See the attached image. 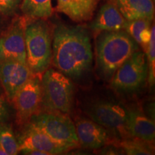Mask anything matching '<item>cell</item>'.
<instances>
[{
	"label": "cell",
	"instance_id": "1",
	"mask_svg": "<svg viewBox=\"0 0 155 155\" xmlns=\"http://www.w3.org/2000/svg\"><path fill=\"white\" fill-rule=\"evenodd\" d=\"M52 50L53 66L70 78H80L91 67L90 35L83 27L58 25L53 32Z\"/></svg>",
	"mask_w": 155,
	"mask_h": 155
},
{
	"label": "cell",
	"instance_id": "2",
	"mask_svg": "<svg viewBox=\"0 0 155 155\" xmlns=\"http://www.w3.org/2000/svg\"><path fill=\"white\" fill-rule=\"evenodd\" d=\"M98 34L96 47L97 67L100 76L110 81L117 69L139 50V45L124 30Z\"/></svg>",
	"mask_w": 155,
	"mask_h": 155
},
{
	"label": "cell",
	"instance_id": "3",
	"mask_svg": "<svg viewBox=\"0 0 155 155\" xmlns=\"http://www.w3.org/2000/svg\"><path fill=\"white\" fill-rule=\"evenodd\" d=\"M25 38L27 65L34 76L42 77L51 65L53 57V32L49 24L43 19L30 22Z\"/></svg>",
	"mask_w": 155,
	"mask_h": 155
},
{
	"label": "cell",
	"instance_id": "4",
	"mask_svg": "<svg viewBox=\"0 0 155 155\" xmlns=\"http://www.w3.org/2000/svg\"><path fill=\"white\" fill-rule=\"evenodd\" d=\"M42 105L48 110L68 114L72 108L74 86L63 73L53 68L45 71L40 78Z\"/></svg>",
	"mask_w": 155,
	"mask_h": 155
},
{
	"label": "cell",
	"instance_id": "5",
	"mask_svg": "<svg viewBox=\"0 0 155 155\" xmlns=\"http://www.w3.org/2000/svg\"><path fill=\"white\" fill-rule=\"evenodd\" d=\"M30 124L41 130L58 144L71 149L78 146L75 124L68 114L48 110L38 112Z\"/></svg>",
	"mask_w": 155,
	"mask_h": 155
},
{
	"label": "cell",
	"instance_id": "6",
	"mask_svg": "<svg viewBox=\"0 0 155 155\" xmlns=\"http://www.w3.org/2000/svg\"><path fill=\"white\" fill-rule=\"evenodd\" d=\"M147 76V55L138 50L117 69L111 79V86L118 92H135L143 86Z\"/></svg>",
	"mask_w": 155,
	"mask_h": 155
},
{
	"label": "cell",
	"instance_id": "7",
	"mask_svg": "<svg viewBox=\"0 0 155 155\" xmlns=\"http://www.w3.org/2000/svg\"><path fill=\"white\" fill-rule=\"evenodd\" d=\"M27 17H17L0 35V61L10 60L27 63L25 32L30 22Z\"/></svg>",
	"mask_w": 155,
	"mask_h": 155
},
{
	"label": "cell",
	"instance_id": "8",
	"mask_svg": "<svg viewBox=\"0 0 155 155\" xmlns=\"http://www.w3.org/2000/svg\"><path fill=\"white\" fill-rule=\"evenodd\" d=\"M129 109L118 103L99 101L93 104L86 114L93 121L121 137L128 135L126 130Z\"/></svg>",
	"mask_w": 155,
	"mask_h": 155
},
{
	"label": "cell",
	"instance_id": "9",
	"mask_svg": "<svg viewBox=\"0 0 155 155\" xmlns=\"http://www.w3.org/2000/svg\"><path fill=\"white\" fill-rule=\"evenodd\" d=\"M12 101L16 110L19 124L30 121L39 112L42 106V88L40 78L32 76L15 94Z\"/></svg>",
	"mask_w": 155,
	"mask_h": 155
},
{
	"label": "cell",
	"instance_id": "10",
	"mask_svg": "<svg viewBox=\"0 0 155 155\" xmlns=\"http://www.w3.org/2000/svg\"><path fill=\"white\" fill-rule=\"evenodd\" d=\"M32 76L27 63L10 60L0 61V82L11 101L17 91Z\"/></svg>",
	"mask_w": 155,
	"mask_h": 155
},
{
	"label": "cell",
	"instance_id": "11",
	"mask_svg": "<svg viewBox=\"0 0 155 155\" xmlns=\"http://www.w3.org/2000/svg\"><path fill=\"white\" fill-rule=\"evenodd\" d=\"M75 127L78 144L83 148L98 150L111 142L109 131L91 119L76 120Z\"/></svg>",
	"mask_w": 155,
	"mask_h": 155
},
{
	"label": "cell",
	"instance_id": "12",
	"mask_svg": "<svg viewBox=\"0 0 155 155\" xmlns=\"http://www.w3.org/2000/svg\"><path fill=\"white\" fill-rule=\"evenodd\" d=\"M17 141L19 151L37 150L45 152L48 155H54L63 154L71 150L68 147L55 142L43 131L31 124L28 125L26 130Z\"/></svg>",
	"mask_w": 155,
	"mask_h": 155
},
{
	"label": "cell",
	"instance_id": "13",
	"mask_svg": "<svg viewBox=\"0 0 155 155\" xmlns=\"http://www.w3.org/2000/svg\"><path fill=\"white\" fill-rule=\"evenodd\" d=\"M127 20L121 14L116 6L110 0L101 6L90 28L96 33L104 31L124 30Z\"/></svg>",
	"mask_w": 155,
	"mask_h": 155
},
{
	"label": "cell",
	"instance_id": "14",
	"mask_svg": "<svg viewBox=\"0 0 155 155\" xmlns=\"http://www.w3.org/2000/svg\"><path fill=\"white\" fill-rule=\"evenodd\" d=\"M99 0H56V10L77 22L90 20Z\"/></svg>",
	"mask_w": 155,
	"mask_h": 155
},
{
	"label": "cell",
	"instance_id": "15",
	"mask_svg": "<svg viewBox=\"0 0 155 155\" xmlns=\"http://www.w3.org/2000/svg\"><path fill=\"white\" fill-rule=\"evenodd\" d=\"M126 130L134 138L153 142L155 138V125L142 112L137 109L129 110Z\"/></svg>",
	"mask_w": 155,
	"mask_h": 155
},
{
	"label": "cell",
	"instance_id": "16",
	"mask_svg": "<svg viewBox=\"0 0 155 155\" xmlns=\"http://www.w3.org/2000/svg\"><path fill=\"white\" fill-rule=\"evenodd\" d=\"M116 6L127 21L147 19L152 21L154 17L153 0H110Z\"/></svg>",
	"mask_w": 155,
	"mask_h": 155
},
{
	"label": "cell",
	"instance_id": "17",
	"mask_svg": "<svg viewBox=\"0 0 155 155\" xmlns=\"http://www.w3.org/2000/svg\"><path fill=\"white\" fill-rule=\"evenodd\" d=\"M20 9L31 19H47L53 15L52 0H22Z\"/></svg>",
	"mask_w": 155,
	"mask_h": 155
},
{
	"label": "cell",
	"instance_id": "18",
	"mask_svg": "<svg viewBox=\"0 0 155 155\" xmlns=\"http://www.w3.org/2000/svg\"><path fill=\"white\" fill-rule=\"evenodd\" d=\"M120 145L127 154H154V147H152V142L139 139L133 137L131 139H124Z\"/></svg>",
	"mask_w": 155,
	"mask_h": 155
},
{
	"label": "cell",
	"instance_id": "19",
	"mask_svg": "<svg viewBox=\"0 0 155 155\" xmlns=\"http://www.w3.org/2000/svg\"><path fill=\"white\" fill-rule=\"evenodd\" d=\"M0 147L7 155H15L19 152L18 141L9 126L0 123Z\"/></svg>",
	"mask_w": 155,
	"mask_h": 155
},
{
	"label": "cell",
	"instance_id": "20",
	"mask_svg": "<svg viewBox=\"0 0 155 155\" xmlns=\"http://www.w3.org/2000/svg\"><path fill=\"white\" fill-rule=\"evenodd\" d=\"M147 66H148V76L147 81L150 87H152L155 83V28L154 25L151 28V36L146 53Z\"/></svg>",
	"mask_w": 155,
	"mask_h": 155
},
{
	"label": "cell",
	"instance_id": "21",
	"mask_svg": "<svg viewBox=\"0 0 155 155\" xmlns=\"http://www.w3.org/2000/svg\"><path fill=\"white\" fill-rule=\"evenodd\" d=\"M152 21L147 19H139L135 20L127 21L124 28V30L135 40L139 45V38L141 32L145 29L152 26Z\"/></svg>",
	"mask_w": 155,
	"mask_h": 155
},
{
	"label": "cell",
	"instance_id": "22",
	"mask_svg": "<svg viewBox=\"0 0 155 155\" xmlns=\"http://www.w3.org/2000/svg\"><path fill=\"white\" fill-rule=\"evenodd\" d=\"M22 0H0V15L13 16L20 7Z\"/></svg>",
	"mask_w": 155,
	"mask_h": 155
},
{
	"label": "cell",
	"instance_id": "23",
	"mask_svg": "<svg viewBox=\"0 0 155 155\" xmlns=\"http://www.w3.org/2000/svg\"><path fill=\"white\" fill-rule=\"evenodd\" d=\"M9 113L7 105L2 97H0V123H3L8 119Z\"/></svg>",
	"mask_w": 155,
	"mask_h": 155
},
{
	"label": "cell",
	"instance_id": "24",
	"mask_svg": "<svg viewBox=\"0 0 155 155\" xmlns=\"http://www.w3.org/2000/svg\"><path fill=\"white\" fill-rule=\"evenodd\" d=\"M0 155H7V153L5 152V150L1 147H0Z\"/></svg>",
	"mask_w": 155,
	"mask_h": 155
},
{
	"label": "cell",
	"instance_id": "25",
	"mask_svg": "<svg viewBox=\"0 0 155 155\" xmlns=\"http://www.w3.org/2000/svg\"><path fill=\"white\" fill-rule=\"evenodd\" d=\"M2 15H0V27H1V25H2Z\"/></svg>",
	"mask_w": 155,
	"mask_h": 155
},
{
	"label": "cell",
	"instance_id": "26",
	"mask_svg": "<svg viewBox=\"0 0 155 155\" xmlns=\"http://www.w3.org/2000/svg\"><path fill=\"white\" fill-rule=\"evenodd\" d=\"M153 1H154V0H153Z\"/></svg>",
	"mask_w": 155,
	"mask_h": 155
},
{
	"label": "cell",
	"instance_id": "27",
	"mask_svg": "<svg viewBox=\"0 0 155 155\" xmlns=\"http://www.w3.org/2000/svg\"><path fill=\"white\" fill-rule=\"evenodd\" d=\"M0 97H1V96H0Z\"/></svg>",
	"mask_w": 155,
	"mask_h": 155
}]
</instances>
